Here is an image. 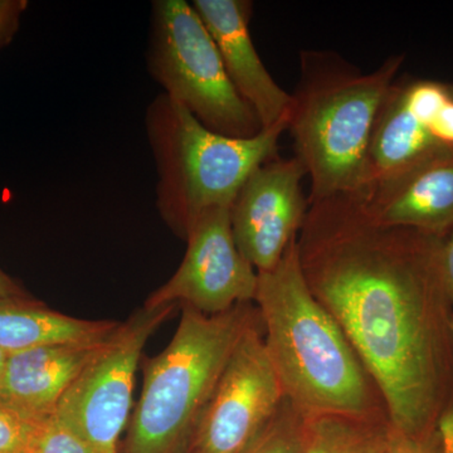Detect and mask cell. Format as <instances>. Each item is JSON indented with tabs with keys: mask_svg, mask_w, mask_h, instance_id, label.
Here are the masks:
<instances>
[{
	"mask_svg": "<svg viewBox=\"0 0 453 453\" xmlns=\"http://www.w3.org/2000/svg\"><path fill=\"white\" fill-rule=\"evenodd\" d=\"M23 453H98L88 441L52 414L33 425Z\"/></svg>",
	"mask_w": 453,
	"mask_h": 453,
	"instance_id": "obj_18",
	"label": "cell"
},
{
	"mask_svg": "<svg viewBox=\"0 0 453 453\" xmlns=\"http://www.w3.org/2000/svg\"><path fill=\"white\" fill-rule=\"evenodd\" d=\"M5 359H7V354L0 350V375H2L3 368H4Z\"/></svg>",
	"mask_w": 453,
	"mask_h": 453,
	"instance_id": "obj_26",
	"label": "cell"
},
{
	"mask_svg": "<svg viewBox=\"0 0 453 453\" xmlns=\"http://www.w3.org/2000/svg\"><path fill=\"white\" fill-rule=\"evenodd\" d=\"M305 177L299 157H277L253 170L235 196L229 208L235 244L257 273L273 270L299 237L309 210Z\"/></svg>",
	"mask_w": 453,
	"mask_h": 453,
	"instance_id": "obj_11",
	"label": "cell"
},
{
	"mask_svg": "<svg viewBox=\"0 0 453 453\" xmlns=\"http://www.w3.org/2000/svg\"><path fill=\"white\" fill-rule=\"evenodd\" d=\"M120 323L77 319L25 297L0 300V350L5 354L61 344H100Z\"/></svg>",
	"mask_w": 453,
	"mask_h": 453,
	"instance_id": "obj_15",
	"label": "cell"
},
{
	"mask_svg": "<svg viewBox=\"0 0 453 453\" xmlns=\"http://www.w3.org/2000/svg\"><path fill=\"white\" fill-rule=\"evenodd\" d=\"M288 116L253 138L214 133L160 92L146 107L145 130L157 169L155 198L166 226L186 241L205 211L231 208L250 174L277 157Z\"/></svg>",
	"mask_w": 453,
	"mask_h": 453,
	"instance_id": "obj_4",
	"label": "cell"
},
{
	"mask_svg": "<svg viewBox=\"0 0 453 453\" xmlns=\"http://www.w3.org/2000/svg\"><path fill=\"white\" fill-rule=\"evenodd\" d=\"M146 67L164 94L214 133L243 139L261 133L257 115L229 79L192 3H151Z\"/></svg>",
	"mask_w": 453,
	"mask_h": 453,
	"instance_id": "obj_6",
	"label": "cell"
},
{
	"mask_svg": "<svg viewBox=\"0 0 453 453\" xmlns=\"http://www.w3.org/2000/svg\"><path fill=\"white\" fill-rule=\"evenodd\" d=\"M104 342L49 345L8 354L0 375V402L31 422L52 416Z\"/></svg>",
	"mask_w": 453,
	"mask_h": 453,
	"instance_id": "obj_13",
	"label": "cell"
},
{
	"mask_svg": "<svg viewBox=\"0 0 453 453\" xmlns=\"http://www.w3.org/2000/svg\"><path fill=\"white\" fill-rule=\"evenodd\" d=\"M175 308L144 306L119 325L59 401L56 416L98 453H119V438L129 421L142 349Z\"/></svg>",
	"mask_w": 453,
	"mask_h": 453,
	"instance_id": "obj_7",
	"label": "cell"
},
{
	"mask_svg": "<svg viewBox=\"0 0 453 453\" xmlns=\"http://www.w3.org/2000/svg\"><path fill=\"white\" fill-rule=\"evenodd\" d=\"M292 95L288 127L310 178L309 203L354 195L365 183L369 145L378 113L404 57H389L362 73L333 57L310 55Z\"/></svg>",
	"mask_w": 453,
	"mask_h": 453,
	"instance_id": "obj_3",
	"label": "cell"
},
{
	"mask_svg": "<svg viewBox=\"0 0 453 453\" xmlns=\"http://www.w3.org/2000/svg\"><path fill=\"white\" fill-rule=\"evenodd\" d=\"M28 5L27 0H0V50L16 37Z\"/></svg>",
	"mask_w": 453,
	"mask_h": 453,
	"instance_id": "obj_21",
	"label": "cell"
},
{
	"mask_svg": "<svg viewBox=\"0 0 453 453\" xmlns=\"http://www.w3.org/2000/svg\"><path fill=\"white\" fill-rule=\"evenodd\" d=\"M449 154H453L452 83L395 81L372 129L365 183L360 192Z\"/></svg>",
	"mask_w": 453,
	"mask_h": 453,
	"instance_id": "obj_8",
	"label": "cell"
},
{
	"mask_svg": "<svg viewBox=\"0 0 453 453\" xmlns=\"http://www.w3.org/2000/svg\"><path fill=\"white\" fill-rule=\"evenodd\" d=\"M389 421H365L340 416L308 418L303 453H368Z\"/></svg>",
	"mask_w": 453,
	"mask_h": 453,
	"instance_id": "obj_16",
	"label": "cell"
},
{
	"mask_svg": "<svg viewBox=\"0 0 453 453\" xmlns=\"http://www.w3.org/2000/svg\"><path fill=\"white\" fill-rule=\"evenodd\" d=\"M452 334H453V319H452Z\"/></svg>",
	"mask_w": 453,
	"mask_h": 453,
	"instance_id": "obj_27",
	"label": "cell"
},
{
	"mask_svg": "<svg viewBox=\"0 0 453 453\" xmlns=\"http://www.w3.org/2000/svg\"><path fill=\"white\" fill-rule=\"evenodd\" d=\"M181 309L168 347L145 363L142 396L124 453L188 449L229 357L247 330L261 321L255 303L211 316Z\"/></svg>",
	"mask_w": 453,
	"mask_h": 453,
	"instance_id": "obj_5",
	"label": "cell"
},
{
	"mask_svg": "<svg viewBox=\"0 0 453 453\" xmlns=\"http://www.w3.org/2000/svg\"><path fill=\"white\" fill-rule=\"evenodd\" d=\"M308 417L283 399L275 416L241 453H303Z\"/></svg>",
	"mask_w": 453,
	"mask_h": 453,
	"instance_id": "obj_17",
	"label": "cell"
},
{
	"mask_svg": "<svg viewBox=\"0 0 453 453\" xmlns=\"http://www.w3.org/2000/svg\"><path fill=\"white\" fill-rule=\"evenodd\" d=\"M445 237L383 225L357 195L309 203L297 237L310 291L380 387L390 426L412 437L434 434L453 402Z\"/></svg>",
	"mask_w": 453,
	"mask_h": 453,
	"instance_id": "obj_1",
	"label": "cell"
},
{
	"mask_svg": "<svg viewBox=\"0 0 453 453\" xmlns=\"http://www.w3.org/2000/svg\"><path fill=\"white\" fill-rule=\"evenodd\" d=\"M389 425H390V423H389ZM387 428H388V427H387ZM387 428H386V431H387ZM386 431H384L383 434H380V438H378V440L375 441L374 445H372L371 447V449H369L368 453H380L381 440H383V436H384V434H386Z\"/></svg>",
	"mask_w": 453,
	"mask_h": 453,
	"instance_id": "obj_25",
	"label": "cell"
},
{
	"mask_svg": "<svg viewBox=\"0 0 453 453\" xmlns=\"http://www.w3.org/2000/svg\"><path fill=\"white\" fill-rule=\"evenodd\" d=\"M285 393L262 321L238 342L190 438L188 453H241L275 416Z\"/></svg>",
	"mask_w": 453,
	"mask_h": 453,
	"instance_id": "obj_9",
	"label": "cell"
},
{
	"mask_svg": "<svg viewBox=\"0 0 453 453\" xmlns=\"http://www.w3.org/2000/svg\"><path fill=\"white\" fill-rule=\"evenodd\" d=\"M33 425L0 402V453H23Z\"/></svg>",
	"mask_w": 453,
	"mask_h": 453,
	"instance_id": "obj_19",
	"label": "cell"
},
{
	"mask_svg": "<svg viewBox=\"0 0 453 453\" xmlns=\"http://www.w3.org/2000/svg\"><path fill=\"white\" fill-rule=\"evenodd\" d=\"M255 305L285 398L303 416L389 421L374 378L335 319L310 291L297 240L273 270L258 273Z\"/></svg>",
	"mask_w": 453,
	"mask_h": 453,
	"instance_id": "obj_2",
	"label": "cell"
},
{
	"mask_svg": "<svg viewBox=\"0 0 453 453\" xmlns=\"http://www.w3.org/2000/svg\"><path fill=\"white\" fill-rule=\"evenodd\" d=\"M437 436L443 453H453V402L447 405L437 418Z\"/></svg>",
	"mask_w": 453,
	"mask_h": 453,
	"instance_id": "obj_22",
	"label": "cell"
},
{
	"mask_svg": "<svg viewBox=\"0 0 453 453\" xmlns=\"http://www.w3.org/2000/svg\"><path fill=\"white\" fill-rule=\"evenodd\" d=\"M380 453H443L436 429L428 437H412L388 426L383 440Z\"/></svg>",
	"mask_w": 453,
	"mask_h": 453,
	"instance_id": "obj_20",
	"label": "cell"
},
{
	"mask_svg": "<svg viewBox=\"0 0 453 453\" xmlns=\"http://www.w3.org/2000/svg\"><path fill=\"white\" fill-rule=\"evenodd\" d=\"M186 242L180 266L149 296L145 308L180 305L211 316L238 303H255L258 273L235 244L229 208L202 214Z\"/></svg>",
	"mask_w": 453,
	"mask_h": 453,
	"instance_id": "obj_10",
	"label": "cell"
},
{
	"mask_svg": "<svg viewBox=\"0 0 453 453\" xmlns=\"http://www.w3.org/2000/svg\"><path fill=\"white\" fill-rule=\"evenodd\" d=\"M441 264H442L443 280H445L447 294L453 305V226L449 234L443 241L442 256H441Z\"/></svg>",
	"mask_w": 453,
	"mask_h": 453,
	"instance_id": "obj_23",
	"label": "cell"
},
{
	"mask_svg": "<svg viewBox=\"0 0 453 453\" xmlns=\"http://www.w3.org/2000/svg\"><path fill=\"white\" fill-rule=\"evenodd\" d=\"M354 195L383 225L447 235L453 226V154Z\"/></svg>",
	"mask_w": 453,
	"mask_h": 453,
	"instance_id": "obj_14",
	"label": "cell"
},
{
	"mask_svg": "<svg viewBox=\"0 0 453 453\" xmlns=\"http://www.w3.org/2000/svg\"><path fill=\"white\" fill-rule=\"evenodd\" d=\"M196 13L216 42L223 65L238 94L252 107L262 130L288 118L292 95L265 67L250 33L249 0H195Z\"/></svg>",
	"mask_w": 453,
	"mask_h": 453,
	"instance_id": "obj_12",
	"label": "cell"
},
{
	"mask_svg": "<svg viewBox=\"0 0 453 453\" xmlns=\"http://www.w3.org/2000/svg\"><path fill=\"white\" fill-rule=\"evenodd\" d=\"M23 296L19 286L0 268V300Z\"/></svg>",
	"mask_w": 453,
	"mask_h": 453,
	"instance_id": "obj_24",
	"label": "cell"
}]
</instances>
